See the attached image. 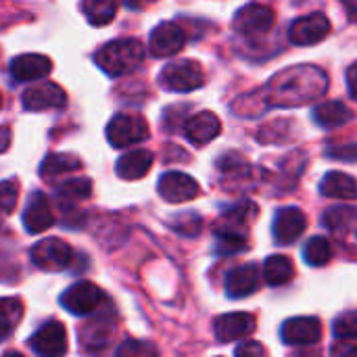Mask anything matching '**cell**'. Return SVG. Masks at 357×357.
I'll return each mask as SVG.
<instances>
[{"label":"cell","mask_w":357,"mask_h":357,"mask_svg":"<svg viewBox=\"0 0 357 357\" xmlns=\"http://www.w3.org/2000/svg\"><path fill=\"white\" fill-rule=\"evenodd\" d=\"M328 90V75L314 65H295L278 71L261 92L270 107H301Z\"/></svg>","instance_id":"obj_1"},{"label":"cell","mask_w":357,"mask_h":357,"mask_svg":"<svg viewBox=\"0 0 357 357\" xmlns=\"http://www.w3.org/2000/svg\"><path fill=\"white\" fill-rule=\"evenodd\" d=\"M142 61H144V46L134 38L111 40L102 44L94 54V63L111 77L132 73Z\"/></svg>","instance_id":"obj_2"},{"label":"cell","mask_w":357,"mask_h":357,"mask_svg":"<svg viewBox=\"0 0 357 357\" xmlns=\"http://www.w3.org/2000/svg\"><path fill=\"white\" fill-rule=\"evenodd\" d=\"M205 82L203 67L197 61L184 59L167 63L159 73V84L167 92H192Z\"/></svg>","instance_id":"obj_3"},{"label":"cell","mask_w":357,"mask_h":357,"mask_svg":"<svg viewBox=\"0 0 357 357\" xmlns=\"http://www.w3.org/2000/svg\"><path fill=\"white\" fill-rule=\"evenodd\" d=\"M149 138V123L140 115L119 113L107 126V140L115 149H128Z\"/></svg>","instance_id":"obj_4"},{"label":"cell","mask_w":357,"mask_h":357,"mask_svg":"<svg viewBox=\"0 0 357 357\" xmlns=\"http://www.w3.org/2000/svg\"><path fill=\"white\" fill-rule=\"evenodd\" d=\"M31 261L44 272H63L73 261V249L61 238H44L31 247Z\"/></svg>","instance_id":"obj_5"},{"label":"cell","mask_w":357,"mask_h":357,"mask_svg":"<svg viewBox=\"0 0 357 357\" xmlns=\"http://www.w3.org/2000/svg\"><path fill=\"white\" fill-rule=\"evenodd\" d=\"M105 299V293L90 280L75 282L61 295V305L73 316H90L94 314Z\"/></svg>","instance_id":"obj_6"},{"label":"cell","mask_w":357,"mask_h":357,"mask_svg":"<svg viewBox=\"0 0 357 357\" xmlns=\"http://www.w3.org/2000/svg\"><path fill=\"white\" fill-rule=\"evenodd\" d=\"M276 21V13L272 6L268 4H259V2H251L245 4L236 17H234V29L243 36H264L272 29Z\"/></svg>","instance_id":"obj_7"},{"label":"cell","mask_w":357,"mask_h":357,"mask_svg":"<svg viewBox=\"0 0 357 357\" xmlns=\"http://www.w3.org/2000/svg\"><path fill=\"white\" fill-rule=\"evenodd\" d=\"M331 29H333V23L324 13H312V15L299 17L291 25L289 38L297 46H314L322 42L324 38H328Z\"/></svg>","instance_id":"obj_8"},{"label":"cell","mask_w":357,"mask_h":357,"mask_svg":"<svg viewBox=\"0 0 357 357\" xmlns=\"http://www.w3.org/2000/svg\"><path fill=\"white\" fill-rule=\"evenodd\" d=\"M31 349L38 357H65L67 354V331L61 322H44L31 337Z\"/></svg>","instance_id":"obj_9"},{"label":"cell","mask_w":357,"mask_h":357,"mask_svg":"<svg viewBox=\"0 0 357 357\" xmlns=\"http://www.w3.org/2000/svg\"><path fill=\"white\" fill-rule=\"evenodd\" d=\"M184 44H186L184 29L174 21H163L151 31L149 52L157 59H165V56L180 52L184 48Z\"/></svg>","instance_id":"obj_10"},{"label":"cell","mask_w":357,"mask_h":357,"mask_svg":"<svg viewBox=\"0 0 357 357\" xmlns=\"http://www.w3.org/2000/svg\"><path fill=\"white\" fill-rule=\"evenodd\" d=\"M23 109L27 111H48V109H61L67 102V94L59 84L52 82H42V84H33L29 86L23 96Z\"/></svg>","instance_id":"obj_11"},{"label":"cell","mask_w":357,"mask_h":357,"mask_svg":"<svg viewBox=\"0 0 357 357\" xmlns=\"http://www.w3.org/2000/svg\"><path fill=\"white\" fill-rule=\"evenodd\" d=\"M157 190L167 203H186V201H192L195 197H199V192H201L197 180L182 172L163 174L159 178Z\"/></svg>","instance_id":"obj_12"},{"label":"cell","mask_w":357,"mask_h":357,"mask_svg":"<svg viewBox=\"0 0 357 357\" xmlns=\"http://www.w3.org/2000/svg\"><path fill=\"white\" fill-rule=\"evenodd\" d=\"M280 337L287 345H297V347L316 345L322 339V322L312 316L291 318L282 324Z\"/></svg>","instance_id":"obj_13"},{"label":"cell","mask_w":357,"mask_h":357,"mask_svg":"<svg viewBox=\"0 0 357 357\" xmlns=\"http://www.w3.org/2000/svg\"><path fill=\"white\" fill-rule=\"evenodd\" d=\"M307 228V218L299 207H282L274 215V241L282 247L293 245Z\"/></svg>","instance_id":"obj_14"},{"label":"cell","mask_w":357,"mask_h":357,"mask_svg":"<svg viewBox=\"0 0 357 357\" xmlns=\"http://www.w3.org/2000/svg\"><path fill=\"white\" fill-rule=\"evenodd\" d=\"M213 331L220 343H232L249 337L255 331V318L245 312L224 314L213 322Z\"/></svg>","instance_id":"obj_15"},{"label":"cell","mask_w":357,"mask_h":357,"mask_svg":"<svg viewBox=\"0 0 357 357\" xmlns=\"http://www.w3.org/2000/svg\"><path fill=\"white\" fill-rule=\"evenodd\" d=\"M54 224L50 199L44 192H33L27 201V207L23 211V226L31 234H40L48 230Z\"/></svg>","instance_id":"obj_16"},{"label":"cell","mask_w":357,"mask_h":357,"mask_svg":"<svg viewBox=\"0 0 357 357\" xmlns=\"http://www.w3.org/2000/svg\"><path fill=\"white\" fill-rule=\"evenodd\" d=\"M220 132H222V121L211 111H201V113L188 117L186 123H184L186 138L197 146H203V144L211 142L213 138L220 136Z\"/></svg>","instance_id":"obj_17"},{"label":"cell","mask_w":357,"mask_h":357,"mask_svg":"<svg viewBox=\"0 0 357 357\" xmlns=\"http://www.w3.org/2000/svg\"><path fill=\"white\" fill-rule=\"evenodd\" d=\"M259 289V266L245 264L232 268L226 276V295L230 299H243Z\"/></svg>","instance_id":"obj_18"},{"label":"cell","mask_w":357,"mask_h":357,"mask_svg":"<svg viewBox=\"0 0 357 357\" xmlns=\"http://www.w3.org/2000/svg\"><path fill=\"white\" fill-rule=\"evenodd\" d=\"M255 218H257V205L251 201H243L222 213V218L215 226V232H230V234L247 236V230Z\"/></svg>","instance_id":"obj_19"},{"label":"cell","mask_w":357,"mask_h":357,"mask_svg":"<svg viewBox=\"0 0 357 357\" xmlns=\"http://www.w3.org/2000/svg\"><path fill=\"white\" fill-rule=\"evenodd\" d=\"M52 71V61L44 54H19L10 61V77L15 82H36Z\"/></svg>","instance_id":"obj_20"},{"label":"cell","mask_w":357,"mask_h":357,"mask_svg":"<svg viewBox=\"0 0 357 357\" xmlns=\"http://www.w3.org/2000/svg\"><path fill=\"white\" fill-rule=\"evenodd\" d=\"M151 165H153V153L144 149H136L117 159L115 172L121 180H140L149 174Z\"/></svg>","instance_id":"obj_21"},{"label":"cell","mask_w":357,"mask_h":357,"mask_svg":"<svg viewBox=\"0 0 357 357\" xmlns=\"http://www.w3.org/2000/svg\"><path fill=\"white\" fill-rule=\"evenodd\" d=\"M320 192L328 199L354 201L357 199V180L343 172H331L322 178Z\"/></svg>","instance_id":"obj_22"},{"label":"cell","mask_w":357,"mask_h":357,"mask_svg":"<svg viewBox=\"0 0 357 357\" xmlns=\"http://www.w3.org/2000/svg\"><path fill=\"white\" fill-rule=\"evenodd\" d=\"M351 117H354L351 109L347 105H343L341 100H324L314 109V121L326 130L339 128V126L347 123Z\"/></svg>","instance_id":"obj_23"},{"label":"cell","mask_w":357,"mask_h":357,"mask_svg":"<svg viewBox=\"0 0 357 357\" xmlns=\"http://www.w3.org/2000/svg\"><path fill=\"white\" fill-rule=\"evenodd\" d=\"M82 167V161L79 157L75 155H67V153H52L48 155L42 165H40V176L44 180H56L59 176L63 174H69V172H77Z\"/></svg>","instance_id":"obj_24"},{"label":"cell","mask_w":357,"mask_h":357,"mask_svg":"<svg viewBox=\"0 0 357 357\" xmlns=\"http://www.w3.org/2000/svg\"><path fill=\"white\" fill-rule=\"evenodd\" d=\"M90 195H92V180H88V178H73V180L61 182L56 186L54 199L59 201L61 207H67V205H75V203L88 199Z\"/></svg>","instance_id":"obj_25"},{"label":"cell","mask_w":357,"mask_h":357,"mask_svg":"<svg viewBox=\"0 0 357 357\" xmlns=\"http://www.w3.org/2000/svg\"><path fill=\"white\" fill-rule=\"evenodd\" d=\"M295 276V266L287 255H272L264 264V278L272 287H282Z\"/></svg>","instance_id":"obj_26"},{"label":"cell","mask_w":357,"mask_h":357,"mask_svg":"<svg viewBox=\"0 0 357 357\" xmlns=\"http://www.w3.org/2000/svg\"><path fill=\"white\" fill-rule=\"evenodd\" d=\"M23 316V303L17 297H0V341L8 339Z\"/></svg>","instance_id":"obj_27"},{"label":"cell","mask_w":357,"mask_h":357,"mask_svg":"<svg viewBox=\"0 0 357 357\" xmlns=\"http://www.w3.org/2000/svg\"><path fill=\"white\" fill-rule=\"evenodd\" d=\"M324 226L339 234L341 238L357 226V209L354 207H333L324 213Z\"/></svg>","instance_id":"obj_28"},{"label":"cell","mask_w":357,"mask_h":357,"mask_svg":"<svg viewBox=\"0 0 357 357\" xmlns=\"http://www.w3.org/2000/svg\"><path fill=\"white\" fill-rule=\"evenodd\" d=\"M82 13L86 15L90 25H109L115 19L117 13V2L113 0H86L82 2Z\"/></svg>","instance_id":"obj_29"},{"label":"cell","mask_w":357,"mask_h":357,"mask_svg":"<svg viewBox=\"0 0 357 357\" xmlns=\"http://www.w3.org/2000/svg\"><path fill=\"white\" fill-rule=\"evenodd\" d=\"M303 259L314 268L326 266L333 259V247H331L328 238H324V236L310 238L303 247Z\"/></svg>","instance_id":"obj_30"},{"label":"cell","mask_w":357,"mask_h":357,"mask_svg":"<svg viewBox=\"0 0 357 357\" xmlns=\"http://www.w3.org/2000/svg\"><path fill=\"white\" fill-rule=\"evenodd\" d=\"M111 328L105 324V320H98V322H92L88 324L84 331H82V345L90 351H98L102 347L109 345L111 341Z\"/></svg>","instance_id":"obj_31"},{"label":"cell","mask_w":357,"mask_h":357,"mask_svg":"<svg viewBox=\"0 0 357 357\" xmlns=\"http://www.w3.org/2000/svg\"><path fill=\"white\" fill-rule=\"evenodd\" d=\"M249 249L247 236L230 234V232H215V253L218 255H236Z\"/></svg>","instance_id":"obj_32"},{"label":"cell","mask_w":357,"mask_h":357,"mask_svg":"<svg viewBox=\"0 0 357 357\" xmlns=\"http://www.w3.org/2000/svg\"><path fill=\"white\" fill-rule=\"evenodd\" d=\"M115 357H161L159 356V349L149 343V341H134V339H128L123 341L117 351Z\"/></svg>","instance_id":"obj_33"},{"label":"cell","mask_w":357,"mask_h":357,"mask_svg":"<svg viewBox=\"0 0 357 357\" xmlns=\"http://www.w3.org/2000/svg\"><path fill=\"white\" fill-rule=\"evenodd\" d=\"M19 201V182L15 178L0 182V218H6L15 211Z\"/></svg>","instance_id":"obj_34"},{"label":"cell","mask_w":357,"mask_h":357,"mask_svg":"<svg viewBox=\"0 0 357 357\" xmlns=\"http://www.w3.org/2000/svg\"><path fill=\"white\" fill-rule=\"evenodd\" d=\"M218 169L226 176H241L249 169V163L243 155L238 153H228L218 159Z\"/></svg>","instance_id":"obj_35"},{"label":"cell","mask_w":357,"mask_h":357,"mask_svg":"<svg viewBox=\"0 0 357 357\" xmlns=\"http://www.w3.org/2000/svg\"><path fill=\"white\" fill-rule=\"evenodd\" d=\"M333 331L339 339H357V310L341 314L335 320Z\"/></svg>","instance_id":"obj_36"},{"label":"cell","mask_w":357,"mask_h":357,"mask_svg":"<svg viewBox=\"0 0 357 357\" xmlns=\"http://www.w3.org/2000/svg\"><path fill=\"white\" fill-rule=\"evenodd\" d=\"M176 220L172 222V228L176 232H180L182 236H197L199 230H201V218L197 213H180V215H174Z\"/></svg>","instance_id":"obj_37"},{"label":"cell","mask_w":357,"mask_h":357,"mask_svg":"<svg viewBox=\"0 0 357 357\" xmlns=\"http://www.w3.org/2000/svg\"><path fill=\"white\" fill-rule=\"evenodd\" d=\"M234 357H266V347L257 341H245L236 347Z\"/></svg>","instance_id":"obj_38"},{"label":"cell","mask_w":357,"mask_h":357,"mask_svg":"<svg viewBox=\"0 0 357 357\" xmlns=\"http://www.w3.org/2000/svg\"><path fill=\"white\" fill-rule=\"evenodd\" d=\"M326 155L337 161H357V144H345L337 149H328Z\"/></svg>","instance_id":"obj_39"},{"label":"cell","mask_w":357,"mask_h":357,"mask_svg":"<svg viewBox=\"0 0 357 357\" xmlns=\"http://www.w3.org/2000/svg\"><path fill=\"white\" fill-rule=\"evenodd\" d=\"M331 357H357V343H335Z\"/></svg>","instance_id":"obj_40"},{"label":"cell","mask_w":357,"mask_h":357,"mask_svg":"<svg viewBox=\"0 0 357 357\" xmlns=\"http://www.w3.org/2000/svg\"><path fill=\"white\" fill-rule=\"evenodd\" d=\"M347 86H349L351 98H356L357 100V61L347 69Z\"/></svg>","instance_id":"obj_41"},{"label":"cell","mask_w":357,"mask_h":357,"mask_svg":"<svg viewBox=\"0 0 357 357\" xmlns=\"http://www.w3.org/2000/svg\"><path fill=\"white\" fill-rule=\"evenodd\" d=\"M10 146V130L6 126H0V153H4Z\"/></svg>","instance_id":"obj_42"},{"label":"cell","mask_w":357,"mask_h":357,"mask_svg":"<svg viewBox=\"0 0 357 357\" xmlns=\"http://www.w3.org/2000/svg\"><path fill=\"white\" fill-rule=\"evenodd\" d=\"M345 8H347V15H349V19L357 23V0L356 2H351V0H347L345 2Z\"/></svg>","instance_id":"obj_43"},{"label":"cell","mask_w":357,"mask_h":357,"mask_svg":"<svg viewBox=\"0 0 357 357\" xmlns=\"http://www.w3.org/2000/svg\"><path fill=\"white\" fill-rule=\"evenodd\" d=\"M293 357H320L318 351H299V354H295Z\"/></svg>","instance_id":"obj_44"},{"label":"cell","mask_w":357,"mask_h":357,"mask_svg":"<svg viewBox=\"0 0 357 357\" xmlns=\"http://www.w3.org/2000/svg\"><path fill=\"white\" fill-rule=\"evenodd\" d=\"M2 357H25L23 354H19V351H8V354H4Z\"/></svg>","instance_id":"obj_45"},{"label":"cell","mask_w":357,"mask_h":357,"mask_svg":"<svg viewBox=\"0 0 357 357\" xmlns=\"http://www.w3.org/2000/svg\"><path fill=\"white\" fill-rule=\"evenodd\" d=\"M0 107H2V96H0Z\"/></svg>","instance_id":"obj_46"}]
</instances>
